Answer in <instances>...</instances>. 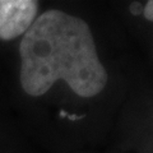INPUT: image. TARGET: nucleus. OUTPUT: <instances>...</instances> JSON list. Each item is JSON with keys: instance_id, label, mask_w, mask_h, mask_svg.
I'll list each match as a JSON object with an SVG mask.
<instances>
[{"instance_id": "nucleus-1", "label": "nucleus", "mask_w": 153, "mask_h": 153, "mask_svg": "<svg viewBox=\"0 0 153 153\" xmlns=\"http://www.w3.org/2000/svg\"><path fill=\"white\" fill-rule=\"evenodd\" d=\"M19 54L21 83L30 96H42L63 79L80 97H93L107 83L89 26L61 10L45 12L33 21Z\"/></svg>"}, {"instance_id": "nucleus-2", "label": "nucleus", "mask_w": 153, "mask_h": 153, "mask_svg": "<svg viewBox=\"0 0 153 153\" xmlns=\"http://www.w3.org/2000/svg\"><path fill=\"white\" fill-rule=\"evenodd\" d=\"M38 3L33 0L0 1V38L13 40L23 35L36 18Z\"/></svg>"}, {"instance_id": "nucleus-3", "label": "nucleus", "mask_w": 153, "mask_h": 153, "mask_svg": "<svg viewBox=\"0 0 153 153\" xmlns=\"http://www.w3.org/2000/svg\"><path fill=\"white\" fill-rule=\"evenodd\" d=\"M143 13H144L146 19H148V21H152V19H153V3L152 1L147 3V5L144 7V9H143Z\"/></svg>"}, {"instance_id": "nucleus-4", "label": "nucleus", "mask_w": 153, "mask_h": 153, "mask_svg": "<svg viewBox=\"0 0 153 153\" xmlns=\"http://www.w3.org/2000/svg\"><path fill=\"white\" fill-rule=\"evenodd\" d=\"M129 9H130V13L134 14V16H139L140 12H142V8H140L139 3H131V5Z\"/></svg>"}]
</instances>
